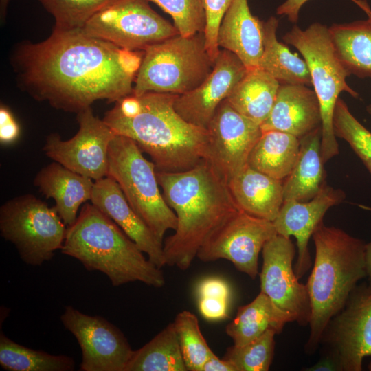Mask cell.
<instances>
[{
  "label": "cell",
  "mask_w": 371,
  "mask_h": 371,
  "mask_svg": "<svg viewBox=\"0 0 371 371\" xmlns=\"http://www.w3.org/2000/svg\"><path fill=\"white\" fill-rule=\"evenodd\" d=\"M55 19L54 30L83 29L109 0H38Z\"/></svg>",
  "instance_id": "35"
},
{
  "label": "cell",
  "mask_w": 371,
  "mask_h": 371,
  "mask_svg": "<svg viewBox=\"0 0 371 371\" xmlns=\"http://www.w3.org/2000/svg\"><path fill=\"white\" fill-rule=\"evenodd\" d=\"M196 294L200 297H215L229 301L231 289L229 284L219 277L202 279L196 286Z\"/></svg>",
  "instance_id": "38"
},
{
  "label": "cell",
  "mask_w": 371,
  "mask_h": 371,
  "mask_svg": "<svg viewBox=\"0 0 371 371\" xmlns=\"http://www.w3.org/2000/svg\"><path fill=\"white\" fill-rule=\"evenodd\" d=\"M263 23L251 14L248 0H233L220 23L218 47L236 54L247 70L258 68L263 51Z\"/></svg>",
  "instance_id": "21"
},
{
  "label": "cell",
  "mask_w": 371,
  "mask_h": 371,
  "mask_svg": "<svg viewBox=\"0 0 371 371\" xmlns=\"http://www.w3.org/2000/svg\"><path fill=\"white\" fill-rule=\"evenodd\" d=\"M0 365L9 371H72L75 361L64 355L36 350L11 340L1 330Z\"/></svg>",
  "instance_id": "31"
},
{
  "label": "cell",
  "mask_w": 371,
  "mask_h": 371,
  "mask_svg": "<svg viewBox=\"0 0 371 371\" xmlns=\"http://www.w3.org/2000/svg\"><path fill=\"white\" fill-rule=\"evenodd\" d=\"M366 20L333 24L328 30L335 52L349 73L364 78L371 76V11Z\"/></svg>",
  "instance_id": "25"
},
{
  "label": "cell",
  "mask_w": 371,
  "mask_h": 371,
  "mask_svg": "<svg viewBox=\"0 0 371 371\" xmlns=\"http://www.w3.org/2000/svg\"><path fill=\"white\" fill-rule=\"evenodd\" d=\"M227 184L242 211L272 222L276 219L284 203L282 181L247 165Z\"/></svg>",
  "instance_id": "23"
},
{
  "label": "cell",
  "mask_w": 371,
  "mask_h": 371,
  "mask_svg": "<svg viewBox=\"0 0 371 371\" xmlns=\"http://www.w3.org/2000/svg\"><path fill=\"white\" fill-rule=\"evenodd\" d=\"M107 176L117 183L131 207L163 243L165 233L176 229L177 216L159 190L155 164L144 157L134 140L117 134L111 140Z\"/></svg>",
  "instance_id": "8"
},
{
  "label": "cell",
  "mask_w": 371,
  "mask_h": 371,
  "mask_svg": "<svg viewBox=\"0 0 371 371\" xmlns=\"http://www.w3.org/2000/svg\"><path fill=\"white\" fill-rule=\"evenodd\" d=\"M309 0H286L278 7L276 14L285 15L289 21L296 23L298 21L300 10Z\"/></svg>",
  "instance_id": "41"
},
{
  "label": "cell",
  "mask_w": 371,
  "mask_h": 371,
  "mask_svg": "<svg viewBox=\"0 0 371 371\" xmlns=\"http://www.w3.org/2000/svg\"><path fill=\"white\" fill-rule=\"evenodd\" d=\"M83 30L93 36L133 52H144L179 34L174 25L151 8L148 0H109Z\"/></svg>",
  "instance_id": "10"
},
{
  "label": "cell",
  "mask_w": 371,
  "mask_h": 371,
  "mask_svg": "<svg viewBox=\"0 0 371 371\" xmlns=\"http://www.w3.org/2000/svg\"><path fill=\"white\" fill-rule=\"evenodd\" d=\"M60 250L87 270L104 273L113 286L137 281L155 288L165 285L161 269L92 203H85L76 221L68 226Z\"/></svg>",
  "instance_id": "5"
},
{
  "label": "cell",
  "mask_w": 371,
  "mask_h": 371,
  "mask_svg": "<svg viewBox=\"0 0 371 371\" xmlns=\"http://www.w3.org/2000/svg\"><path fill=\"white\" fill-rule=\"evenodd\" d=\"M207 161L227 183L245 166L260 137V125L236 111L225 100L209 123Z\"/></svg>",
  "instance_id": "16"
},
{
  "label": "cell",
  "mask_w": 371,
  "mask_h": 371,
  "mask_svg": "<svg viewBox=\"0 0 371 371\" xmlns=\"http://www.w3.org/2000/svg\"><path fill=\"white\" fill-rule=\"evenodd\" d=\"M176 96L131 94L115 102L102 119L117 135L134 140L153 159L157 171H186L207 157V130L178 114L174 107Z\"/></svg>",
  "instance_id": "2"
},
{
  "label": "cell",
  "mask_w": 371,
  "mask_h": 371,
  "mask_svg": "<svg viewBox=\"0 0 371 371\" xmlns=\"http://www.w3.org/2000/svg\"><path fill=\"white\" fill-rule=\"evenodd\" d=\"M277 234L272 221L240 211L206 240L196 257L203 262L230 261L254 280L258 275V256L265 244Z\"/></svg>",
  "instance_id": "11"
},
{
  "label": "cell",
  "mask_w": 371,
  "mask_h": 371,
  "mask_svg": "<svg viewBox=\"0 0 371 371\" xmlns=\"http://www.w3.org/2000/svg\"><path fill=\"white\" fill-rule=\"evenodd\" d=\"M20 128L8 108H0V142L3 144L14 142L19 136Z\"/></svg>",
  "instance_id": "40"
},
{
  "label": "cell",
  "mask_w": 371,
  "mask_h": 371,
  "mask_svg": "<svg viewBox=\"0 0 371 371\" xmlns=\"http://www.w3.org/2000/svg\"><path fill=\"white\" fill-rule=\"evenodd\" d=\"M247 72L236 54L221 49L212 71L203 82L191 91L176 96V111L188 122L207 129L218 106Z\"/></svg>",
  "instance_id": "17"
},
{
  "label": "cell",
  "mask_w": 371,
  "mask_h": 371,
  "mask_svg": "<svg viewBox=\"0 0 371 371\" xmlns=\"http://www.w3.org/2000/svg\"><path fill=\"white\" fill-rule=\"evenodd\" d=\"M65 225L55 206L33 194L14 197L0 207L1 235L27 265L39 266L53 258L63 247Z\"/></svg>",
  "instance_id": "9"
},
{
  "label": "cell",
  "mask_w": 371,
  "mask_h": 371,
  "mask_svg": "<svg viewBox=\"0 0 371 371\" xmlns=\"http://www.w3.org/2000/svg\"><path fill=\"white\" fill-rule=\"evenodd\" d=\"M276 334L269 329L247 344L228 347L223 359L230 361L237 371H267L274 356Z\"/></svg>",
  "instance_id": "34"
},
{
  "label": "cell",
  "mask_w": 371,
  "mask_h": 371,
  "mask_svg": "<svg viewBox=\"0 0 371 371\" xmlns=\"http://www.w3.org/2000/svg\"><path fill=\"white\" fill-rule=\"evenodd\" d=\"M288 322H290L288 317L260 291L253 301L238 308L236 317L226 326L225 332L234 345L240 346L257 339L269 329L279 334Z\"/></svg>",
  "instance_id": "29"
},
{
  "label": "cell",
  "mask_w": 371,
  "mask_h": 371,
  "mask_svg": "<svg viewBox=\"0 0 371 371\" xmlns=\"http://www.w3.org/2000/svg\"><path fill=\"white\" fill-rule=\"evenodd\" d=\"M322 126L300 138L296 162L283 183L284 201H308L326 183L322 157Z\"/></svg>",
  "instance_id": "24"
},
{
  "label": "cell",
  "mask_w": 371,
  "mask_h": 371,
  "mask_svg": "<svg viewBox=\"0 0 371 371\" xmlns=\"http://www.w3.org/2000/svg\"><path fill=\"white\" fill-rule=\"evenodd\" d=\"M312 236L315 257L306 284L311 309L305 345L309 354L315 352L328 323L344 308L357 282L367 276L363 240L323 221Z\"/></svg>",
  "instance_id": "4"
},
{
  "label": "cell",
  "mask_w": 371,
  "mask_h": 371,
  "mask_svg": "<svg viewBox=\"0 0 371 371\" xmlns=\"http://www.w3.org/2000/svg\"><path fill=\"white\" fill-rule=\"evenodd\" d=\"M60 320L80 347V370L124 371L134 350L117 327L101 316L82 313L71 306L65 308Z\"/></svg>",
  "instance_id": "15"
},
{
  "label": "cell",
  "mask_w": 371,
  "mask_h": 371,
  "mask_svg": "<svg viewBox=\"0 0 371 371\" xmlns=\"http://www.w3.org/2000/svg\"><path fill=\"white\" fill-rule=\"evenodd\" d=\"M303 370L306 371H341L338 359L329 352L322 357L317 363Z\"/></svg>",
  "instance_id": "42"
},
{
  "label": "cell",
  "mask_w": 371,
  "mask_h": 371,
  "mask_svg": "<svg viewBox=\"0 0 371 371\" xmlns=\"http://www.w3.org/2000/svg\"><path fill=\"white\" fill-rule=\"evenodd\" d=\"M157 178L177 218L175 233L163 243L166 265L186 270L208 237L241 210L205 160L186 171H157Z\"/></svg>",
  "instance_id": "3"
},
{
  "label": "cell",
  "mask_w": 371,
  "mask_h": 371,
  "mask_svg": "<svg viewBox=\"0 0 371 371\" xmlns=\"http://www.w3.org/2000/svg\"><path fill=\"white\" fill-rule=\"evenodd\" d=\"M76 114L77 133L68 140L52 133L46 137L43 150L65 168L97 181L107 176L109 146L116 133L94 115L91 107Z\"/></svg>",
  "instance_id": "12"
},
{
  "label": "cell",
  "mask_w": 371,
  "mask_h": 371,
  "mask_svg": "<svg viewBox=\"0 0 371 371\" xmlns=\"http://www.w3.org/2000/svg\"><path fill=\"white\" fill-rule=\"evenodd\" d=\"M368 111L369 113L371 115V106H370L368 107Z\"/></svg>",
  "instance_id": "46"
},
{
  "label": "cell",
  "mask_w": 371,
  "mask_h": 371,
  "mask_svg": "<svg viewBox=\"0 0 371 371\" xmlns=\"http://www.w3.org/2000/svg\"><path fill=\"white\" fill-rule=\"evenodd\" d=\"M173 322L133 351L124 371H186Z\"/></svg>",
  "instance_id": "30"
},
{
  "label": "cell",
  "mask_w": 371,
  "mask_h": 371,
  "mask_svg": "<svg viewBox=\"0 0 371 371\" xmlns=\"http://www.w3.org/2000/svg\"><path fill=\"white\" fill-rule=\"evenodd\" d=\"M173 324L187 370L201 371L205 361L214 353L201 333L196 316L183 311L177 315Z\"/></svg>",
  "instance_id": "32"
},
{
  "label": "cell",
  "mask_w": 371,
  "mask_h": 371,
  "mask_svg": "<svg viewBox=\"0 0 371 371\" xmlns=\"http://www.w3.org/2000/svg\"><path fill=\"white\" fill-rule=\"evenodd\" d=\"M322 126L320 105L314 90L304 85L280 84L262 131H276L298 138Z\"/></svg>",
  "instance_id": "20"
},
{
  "label": "cell",
  "mask_w": 371,
  "mask_h": 371,
  "mask_svg": "<svg viewBox=\"0 0 371 371\" xmlns=\"http://www.w3.org/2000/svg\"><path fill=\"white\" fill-rule=\"evenodd\" d=\"M172 19L179 35L191 36L203 33L206 16L203 0H148Z\"/></svg>",
  "instance_id": "36"
},
{
  "label": "cell",
  "mask_w": 371,
  "mask_h": 371,
  "mask_svg": "<svg viewBox=\"0 0 371 371\" xmlns=\"http://www.w3.org/2000/svg\"><path fill=\"white\" fill-rule=\"evenodd\" d=\"M233 0H203L206 16L203 32L205 48L215 62L220 49L217 42L218 28L221 20Z\"/></svg>",
  "instance_id": "37"
},
{
  "label": "cell",
  "mask_w": 371,
  "mask_h": 371,
  "mask_svg": "<svg viewBox=\"0 0 371 371\" xmlns=\"http://www.w3.org/2000/svg\"><path fill=\"white\" fill-rule=\"evenodd\" d=\"M91 203L111 218L159 268L166 265L163 243L131 207L117 183L110 177L95 181Z\"/></svg>",
  "instance_id": "19"
},
{
  "label": "cell",
  "mask_w": 371,
  "mask_h": 371,
  "mask_svg": "<svg viewBox=\"0 0 371 371\" xmlns=\"http://www.w3.org/2000/svg\"><path fill=\"white\" fill-rule=\"evenodd\" d=\"M214 63L205 48L203 33L167 38L144 51L133 94L188 93L208 76Z\"/></svg>",
  "instance_id": "6"
},
{
  "label": "cell",
  "mask_w": 371,
  "mask_h": 371,
  "mask_svg": "<svg viewBox=\"0 0 371 371\" xmlns=\"http://www.w3.org/2000/svg\"><path fill=\"white\" fill-rule=\"evenodd\" d=\"M143 53L83 29H54L43 41L19 43L10 61L23 91L56 109L78 113L97 100L115 102L133 94Z\"/></svg>",
  "instance_id": "1"
},
{
  "label": "cell",
  "mask_w": 371,
  "mask_h": 371,
  "mask_svg": "<svg viewBox=\"0 0 371 371\" xmlns=\"http://www.w3.org/2000/svg\"><path fill=\"white\" fill-rule=\"evenodd\" d=\"M366 261L367 277L371 284V241L366 245Z\"/></svg>",
  "instance_id": "44"
},
{
  "label": "cell",
  "mask_w": 371,
  "mask_h": 371,
  "mask_svg": "<svg viewBox=\"0 0 371 371\" xmlns=\"http://www.w3.org/2000/svg\"><path fill=\"white\" fill-rule=\"evenodd\" d=\"M299 150L300 138L280 131H262L249 153L247 165L282 181L291 173Z\"/></svg>",
  "instance_id": "28"
},
{
  "label": "cell",
  "mask_w": 371,
  "mask_h": 371,
  "mask_svg": "<svg viewBox=\"0 0 371 371\" xmlns=\"http://www.w3.org/2000/svg\"><path fill=\"white\" fill-rule=\"evenodd\" d=\"M278 20L271 16L263 23V51L258 68L280 84L312 85L308 66L304 59L292 53L276 37Z\"/></svg>",
  "instance_id": "26"
},
{
  "label": "cell",
  "mask_w": 371,
  "mask_h": 371,
  "mask_svg": "<svg viewBox=\"0 0 371 371\" xmlns=\"http://www.w3.org/2000/svg\"><path fill=\"white\" fill-rule=\"evenodd\" d=\"M280 83L260 68L247 70L226 99L238 113L261 125L270 113Z\"/></svg>",
  "instance_id": "27"
},
{
  "label": "cell",
  "mask_w": 371,
  "mask_h": 371,
  "mask_svg": "<svg viewBox=\"0 0 371 371\" xmlns=\"http://www.w3.org/2000/svg\"><path fill=\"white\" fill-rule=\"evenodd\" d=\"M34 184L55 207L66 225H71L82 203L91 200L94 185L89 177L76 173L54 161L36 175Z\"/></svg>",
  "instance_id": "22"
},
{
  "label": "cell",
  "mask_w": 371,
  "mask_h": 371,
  "mask_svg": "<svg viewBox=\"0 0 371 371\" xmlns=\"http://www.w3.org/2000/svg\"><path fill=\"white\" fill-rule=\"evenodd\" d=\"M333 126L336 137L350 145L371 177V132L357 120L341 98L335 104Z\"/></svg>",
  "instance_id": "33"
},
{
  "label": "cell",
  "mask_w": 371,
  "mask_h": 371,
  "mask_svg": "<svg viewBox=\"0 0 371 371\" xmlns=\"http://www.w3.org/2000/svg\"><path fill=\"white\" fill-rule=\"evenodd\" d=\"M295 249L290 238L276 234L262 249L260 291L289 322L309 324L311 309L307 286L298 281L293 268Z\"/></svg>",
  "instance_id": "13"
},
{
  "label": "cell",
  "mask_w": 371,
  "mask_h": 371,
  "mask_svg": "<svg viewBox=\"0 0 371 371\" xmlns=\"http://www.w3.org/2000/svg\"><path fill=\"white\" fill-rule=\"evenodd\" d=\"M201 371H237L236 367L229 361L220 359L215 354L204 363Z\"/></svg>",
  "instance_id": "43"
},
{
  "label": "cell",
  "mask_w": 371,
  "mask_h": 371,
  "mask_svg": "<svg viewBox=\"0 0 371 371\" xmlns=\"http://www.w3.org/2000/svg\"><path fill=\"white\" fill-rule=\"evenodd\" d=\"M320 344L339 361L341 371H361L371 356V284L357 285L344 308L328 323Z\"/></svg>",
  "instance_id": "14"
},
{
  "label": "cell",
  "mask_w": 371,
  "mask_h": 371,
  "mask_svg": "<svg viewBox=\"0 0 371 371\" xmlns=\"http://www.w3.org/2000/svg\"><path fill=\"white\" fill-rule=\"evenodd\" d=\"M229 301L215 297L198 298V306L201 315L207 320L225 319L228 315Z\"/></svg>",
  "instance_id": "39"
},
{
  "label": "cell",
  "mask_w": 371,
  "mask_h": 371,
  "mask_svg": "<svg viewBox=\"0 0 371 371\" xmlns=\"http://www.w3.org/2000/svg\"><path fill=\"white\" fill-rule=\"evenodd\" d=\"M346 197L343 190L328 186L308 201H284L278 215L273 221L278 234L297 240V258L295 273L298 279L303 277L312 266L308 241L323 221L327 210L341 203Z\"/></svg>",
  "instance_id": "18"
},
{
  "label": "cell",
  "mask_w": 371,
  "mask_h": 371,
  "mask_svg": "<svg viewBox=\"0 0 371 371\" xmlns=\"http://www.w3.org/2000/svg\"><path fill=\"white\" fill-rule=\"evenodd\" d=\"M9 1L10 0H0V16L1 21L5 20Z\"/></svg>",
  "instance_id": "45"
},
{
  "label": "cell",
  "mask_w": 371,
  "mask_h": 371,
  "mask_svg": "<svg viewBox=\"0 0 371 371\" xmlns=\"http://www.w3.org/2000/svg\"><path fill=\"white\" fill-rule=\"evenodd\" d=\"M283 40L301 53L308 66L313 90L320 105L321 151L325 164L339 153L333 126L334 109L339 95L345 91L357 98L358 93L346 82L350 74L335 52L326 25L315 23L305 30L294 25L283 36Z\"/></svg>",
  "instance_id": "7"
}]
</instances>
